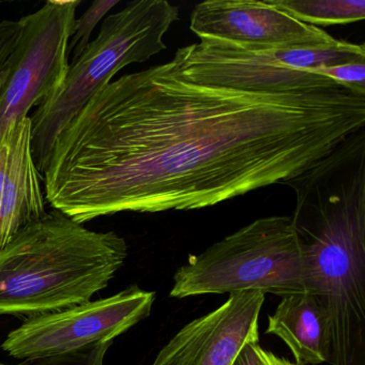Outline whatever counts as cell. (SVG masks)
<instances>
[{"label":"cell","instance_id":"7a4b0ae2","mask_svg":"<svg viewBox=\"0 0 365 365\" xmlns=\"http://www.w3.org/2000/svg\"><path fill=\"white\" fill-rule=\"evenodd\" d=\"M304 256L307 292L324 307L330 365H365V130L284 182Z\"/></svg>","mask_w":365,"mask_h":365},{"label":"cell","instance_id":"3957f363","mask_svg":"<svg viewBox=\"0 0 365 365\" xmlns=\"http://www.w3.org/2000/svg\"><path fill=\"white\" fill-rule=\"evenodd\" d=\"M128 257L125 238L53 210L0 251V317L29 318L88 302Z\"/></svg>","mask_w":365,"mask_h":365},{"label":"cell","instance_id":"5b68a950","mask_svg":"<svg viewBox=\"0 0 365 365\" xmlns=\"http://www.w3.org/2000/svg\"><path fill=\"white\" fill-rule=\"evenodd\" d=\"M262 292H307L304 256L292 217H260L190 256L174 275L170 297Z\"/></svg>","mask_w":365,"mask_h":365},{"label":"cell","instance_id":"ac0fdd59","mask_svg":"<svg viewBox=\"0 0 365 365\" xmlns=\"http://www.w3.org/2000/svg\"><path fill=\"white\" fill-rule=\"evenodd\" d=\"M254 349H255L256 354H257L262 365H297L296 363L292 362L287 359L282 358V356L273 354L272 351L264 349L258 344L254 346Z\"/></svg>","mask_w":365,"mask_h":365},{"label":"cell","instance_id":"8992f818","mask_svg":"<svg viewBox=\"0 0 365 365\" xmlns=\"http://www.w3.org/2000/svg\"><path fill=\"white\" fill-rule=\"evenodd\" d=\"M174 59L185 80L208 86L294 93L339 84L311 72L334 63L329 48H267L204 38L179 48Z\"/></svg>","mask_w":365,"mask_h":365},{"label":"cell","instance_id":"52a82bcc","mask_svg":"<svg viewBox=\"0 0 365 365\" xmlns=\"http://www.w3.org/2000/svg\"><path fill=\"white\" fill-rule=\"evenodd\" d=\"M80 5L78 0H48L21 19L18 41L0 71V136L63 82Z\"/></svg>","mask_w":365,"mask_h":365},{"label":"cell","instance_id":"277c9868","mask_svg":"<svg viewBox=\"0 0 365 365\" xmlns=\"http://www.w3.org/2000/svg\"><path fill=\"white\" fill-rule=\"evenodd\" d=\"M178 20V7L165 0H135L104 19L97 38L70 61L58 88L31 117V150L41 178L63 128L120 70L165 51L164 36Z\"/></svg>","mask_w":365,"mask_h":365},{"label":"cell","instance_id":"e0dca14e","mask_svg":"<svg viewBox=\"0 0 365 365\" xmlns=\"http://www.w3.org/2000/svg\"><path fill=\"white\" fill-rule=\"evenodd\" d=\"M20 31V20L0 21V71L16 46Z\"/></svg>","mask_w":365,"mask_h":365},{"label":"cell","instance_id":"d6986e66","mask_svg":"<svg viewBox=\"0 0 365 365\" xmlns=\"http://www.w3.org/2000/svg\"><path fill=\"white\" fill-rule=\"evenodd\" d=\"M256 344H250L247 345L242 351L239 354L237 360L235 361L232 365H262L258 359L257 354H256L254 346Z\"/></svg>","mask_w":365,"mask_h":365},{"label":"cell","instance_id":"9a60e30c","mask_svg":"<svg viewBox=\"0 0 365 365\" xmlns=\"http://www.w3.org/2000/svg\"><path fill=\"white\" fill-rule=\"evenodd\" d=\"M113 345V341L91 346L74 354L53 358L40 359V360L23 361L14 364L0 361V365H104L106 352Z\"/></svg>","mask_w":365,"mask_h":365},{"label":"cell","instance_id":"9c48e42d","mask_svg":"<svg viewBox=\"0 0 365 365\" xmlns=\"http://www.w3.org/2000/svg\"><path fill=\"white\" fill-rule=\"evenodd\" d=\"M190 29L200 39L267 48H312L337 39L290 16L270 0H207L195 6Z\"/></svg>","mask_w":365,"mask_h":365},{"label":"cell","instance_id":"8fae6325","mask_svg":"<svg viewBox=\"0 0 365 365\" xmlns=\"http://www.w3.org/2000/svg\"><path fill=\"white\" fill-rule=\"evenodd\" d=\"M41 175L31 150V120L12 123L0 136V251L29 224L46 215Z\"/></svg>","mask_w":365,"mask_h":365},{"label":"cell","instance_id":"30bf717a","mask_svg":"<svg viewBox=\"0 0 365 365\" xmlns=\"http://www.w3.org/2000/svg\"><path fill=\"white\" fill-rule=\"evenodd\" d=\"M262 292L230 294L210 313L183 326L151 365H232L250 344H258Z\"/></svg>","mask_w":365,"mask_h":365},{"label":"cell","instance_id":"6da1fadb","mask_svg":"<svg viewBox=\"0 0 365 365\" xmlns=\"http://www.w3.org/2000/svg\"><path fill=\"white\" fill-rule=\"evenodd\" d=\"M365 128V93H294L185 80L174 58L97 91L57 135L46 200L80 224L118 212L195 210L317 163Z\"/></svg>","mask_w":365,"mask_h":365},{"label":"cell","instance_id":"5bb4252c","mask_svg":"<svg viewBox=\"0 0 365 365\" xmlns=\"http://www.w3.org/2000/svg\"><path fill=\"white\" fill-rule=\"evenodd\" d=\"M117 5H119L118 0L95 1L80 18L76 19L69 42L70 61H76L84 52L91 43V35L100 21L103 20L104 16Z\"/></svg>","mask_w":365,"mask_h":365},{"label":"cell","instance_id":"ba28073f","mask_svg":"<svg viewBox=\"0 0 365 365\" xmlns=\"http://www.w3.org/2000/svg\"><path fill=\"white\" fill-rule=\"evenodd\" d=\"M155 300V292L132 285L106 298L29 318L7 335L1 349L31 361L114 341L150 315Z\"/></svg>","mask_w":365,"mask_h":365},{"label":"cell","instance_id":"7c38bea8","mask_svg":"<svg viewBox=\"0 0 365 365\" xmlns=\"http://www.w3.org/2000/svg\"><path fill=\"white\" fill-rule=\"evenodd\" d=\"M267 334L286 344L297 365L328 363V324L324 307L309 292L282 297L273 315L268 317Z\"/></svg>","mask_w":365,"mask_h":365},{"label":"cell","instance_id":"2e32d148","mask_svg":"<svg viewBox=\"0 0 365 365\" xmlns=\"http://www.w3.org/2000/svg\"><path fill=\"white\" fill-rule=\"evenodd\" d=\"M313 72L331 78L348 88L365 93V61L320 68Z\"/></svg>","mask_w":365,"mask_h":365},{"label":"cell","instance_id":"4fadbf2b","mask_svg":"<svg viewBox=\"0 0 365 365\" xmlns=\"http://www.w3.org/2000/svg\"><path fill=\"white\" fill-rule=\"evenodd\" d=\"M300 22L311 26H333L360 22L365 0H270Z\"/></svg>","mask_w":365,"mask_h":365}]
</instances>
